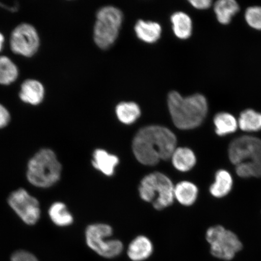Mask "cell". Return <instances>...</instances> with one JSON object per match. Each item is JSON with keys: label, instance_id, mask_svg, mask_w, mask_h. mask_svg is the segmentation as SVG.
Segmentation results:
<instances>
[{"label": "cell", "instance_id": "cell-1", "mask_svg": "<svg viewBox=\"0 0 261 261\" xmlns=\"http://www.w3.org/2000/svg\"><path fill=\"white\" fill-rule=\"evenodd\" d=\"M177 145V138L170 129L149 126L139 130L133 141V151L142 164L154 166L171 159Z\"/></svg>", "mask_w": 261, "mask_h": 261}, {"label": "cell", "instance_id": "cell-2", "mask_svg": "<svg viewBox=\"0 0 261 261\" xmlns=\"http://www.w3.org/2000/svg\"><path fill=\"white\" fill-rule=\"evenodd\" d=\"M168 103L173 123L180 129L200 126L208 112L207 101L200 94L184 97L177 91H172L169 94Z\"/></svg>", "mask_w": 261, "mask_h": 261}, {"label": "cell", "instance_id": "cell-3", "mask_svg": "<svg viewBox=\"0 0 261 261\" xmlns=\"http://www.w3.org/2000/svg\"><path fill=\"white\" fill-rule=\"evenodd\" d=\"M228 158L242 178L261 177V140L244 136L234 139L228 149Z\"/></svg>", "mask_w": 261, "mask_h": 261}, {"label": "cell", "instance_id": "cell-4", "mask_svg": "<svg viewBox=\"0 0 261 261\" xmlns=\"http://www.w3.org/2000/svg\"><path fill=\"white\" fill-rule=\"evenodd\" d=\"M62 167L55 153L50 149H42L29 161L28 181L36 187H52L61 177Z\"/></svg>", "mask_w": 261, "mask_h": 261}, {"label": "cell", "instance_id": "cell-5", "mask_svg": "<svg viewBox=\"0 0 261 261\" xmlns=\"http://www.w3.org/2000/svg\"><path fill=\"white\" fill-rule=\"evenodd\" d=\"M139 191L142 200L151 202L158 211L169 207L175 198L174 185L167 176L161 172L145 176L140 182Z\"/></svg>", "mask_w": 261, "mask_h": 261}, {"label": "cell", "instance_id": "cell-6", "mask_svg": "<svg viewBox=\"0 0 261 261\" xmlns=\"http://www.w3.org/2000/svg\"><path fill=\"white\" fill-rule=\"evenodd\" d=\"M123 15L119 9L106 6L99 10L94 29V40L100 48L111 46L118 37Z\"/></svg>", "mask_w": 261, "mask_h": 261}, {"label": "cell", "instance_id": "cell-7", "mask_svg": "<svg viewBox=\"0 0 261 261\" xmlns=\"http://www.w3.org/2000/svg\"><path fill=\"white\" fill-rule=\"evenodd\" d=\"M112 234V227L109 225H90L86 231L87 246L100 256L114 258L122 252L123 245L119 240L109 239Z\"/></svg>", "mask_w": 261, "mask_h": 261}, {"label": "cell", "instance_id": "cell-8", "mask_svg": "<svg viewBox=\"0 0 261 261\" xmlns=\"http://www.w3.org/2000/svg\"><path fill=\"white\" fill-rule=\"evenodd\" d=\"M205 237L210 244L212 255L218 259H232L243 248V244L237 234L221 226L208 228Z\"/></svg>", "mask_w": 261, "mask_h": 261}, {"label": "cell", "instance_id": "cell-9", "mask_svg": "<svg viewBox=\"0 0 261 261\" xmlns=\"http://www.w3.org/2000/svg\"><path fill=\"white\" fill-rule=\"evenodd\" d=\"M10 46L15 54L31 58L40 48V35L34 25L25 22L19 24L11 33Z\"/></svg>", "mask_w": 261, "mask_h": 261}, {"label": "cell", "instance_id": "cell-10", "mask_svg": "<svg viewBox=\"0 0 261 261\" xmlns=\"http://www.w3.org/2000/svg\"><path fill=\"white\" fill-rule=\"evenodd\" d=\"M8 203L25 224L34 225L40 219V203L25 189H19L13 192L8 198Z\"/></svg>", "mask_w": 261, "mask_h": 261}, {"label": "cell", "instance_id": "cell-11", "mask_svg": "<svg viewBox=\"0 0 261 261\" xmlns=\"http://www.w3.org/2000/svg\"><path fill=\"white\" fill-rule=\"evenodd\" d=\"M45 88L40 81L26 80L22 83L19 97L22 102L33 106L40 105L44 99Z\"/></svg>", "mask_w": 261, "mask_h": 261}, {"label": "cell", "instance_id": "cell-12", "mask_svg": "<svg viewBox=\"0 0 261 261\" xmlns=\"http://www.w3.org/2000/svg\"><path fill=\"white\" fill-rule=\"evenodd\" d=\"M153 250L152 243L148 238L139 236L129 244L127 254L133 261H143L151 256Z\"/></svg>", "mask_w": 261, "mask_h": 261}, {"label": "cell", "instance_id": "cell-13", "mask_svg": "<svg viewBox=\"0 0 261 261\" xmlns=\"http://www.w3.org/2000/svg\"><path fill=\"white\" fill-rule=\"evenodd\" d=\"M119 159L117 156L110 154L105 150L98 149L93 152L92 164L97 170L107 176H112Z\"/></svg>", "mask_w": 261, "mask_h": 261}, {"label": "cell", "instance_id": "cell-14", "mask_svg": "<svg viewBox=\"0 0 261 261\" xmlns=\"http://www.w3.org/2000/svg\"><path fill=\"white\" fill-rule=\"evenodd\" d=\"M233 187V178L230 173L220 169L215 174V182L211 186L210 193L215 198H223L229 194Z\"/></svg>", "mask_w": 261, "mask_h": 261}, {"label": "cell", "instance_id": "cell-15", "mask_svg": "<svg viewBox=\"0 0 261 261\" xmlns=\"http://www.w3.org/2000/svg\"><path fill=\"white\" fill-rule=\"evenodd\" d=\"M171 159L173 166L181 172L190 171L197 162L194 152L188 148H176Z\"/></svg>", "mask_w": 261, "mask_h": 261}, {"label": "cell", "instance_id": "cell-16", "mask_svg": "<svg viewBox=\"0 0 261 261\" xmlns=\"http://www.w3.org/2000/svg\"><path fill=\"white\" fill-rule=\"evenodd\" d=\"M198 194L197 186L191 182L181 181L174 187V198L179 203L186 206L194 204Z\"/></svg>", "mask_w": 261, "mask_h": 261}, {"label": "cell", "instance_id": "cell-17", "mask_svg": "<svg viewBox=\"0 0 261 261\" xmlns=\"http://www.w3.org/2000/svg\"><path fill=\"white\" fill-rule=\"evenodd\" d=\"M240 11V6L234 0H219L214 5V12L218 21L222 24H228Z\"/></svg>", "mask_w": 261, "mask_h": 261}, {"label": "cell", "instance_id": "cell-18", "mask_svg": "<svg viewBox=\"0 0 261 261\" xmlns=\"http://www.w3.org/2000/svg\"><path fill=\"white\" fill-rule=\"evenodd\" d=\"M135 31L140 40L154 43L161 37L162 29L156 22L139 20L135 26Z\"/></svg>", "mask_w": 261, "mask_h": 261}, {"label": "cell", "instance_id": "cell-19", "mask_svg": "<svg viewBox=\"0 0 261 261\" xmlns=\"http://www.w3.org/2000/svg\"><path fill=\"white\" fill-rule=\"evenodd\" d=\"M215 133L219 136L230 135L236 132L238 123L232 114L221 112L216 114L214 119Z\"/></svg>", "mask_w": 261, "mask_h": 261}, {"label": "cell", "instance_id": "cell-20", "mask_svg": "<svg viewBox=\"0 0 261 261\" xmlns=\"http://www.w3.org/2000/svg\"><path fill=\"white\" fill-rule=\"evenodd\" d=\"M173 31L177 37L186 40L191 37L192 32V22L185 13L176 12L171 16Z\"/></svg>", "mask_w": 261, "mask_h": 261}, {"label": "cell", "instance_id": "cell-21", "mask_svg": "<svg viewBox=\"0 0 261 261\" xmlns=\"http://www.w3.org/2000/svg\"><path fill=\"white\" fill-rule=\"evenodd\" d=\"M19 76V70L14 62L6 56L0 57V85L9 86Z\"/></svg>", "mask_w": 261, "mask_h": 261}, {"label": "cell", "instance_id": "cell-22", "mask_svg": "<svg viewBox=\"0 0 261 261\" xmlns=\"http://www.w3.org/2000/svg\"><path fill=\"white\" fill-rule=\"evenodd\" d=\"M238 126L246 132H257L261 130V113L252 109L241 112L238 119Z\"/></svg>", "mask_w": 261, "mask_h": 261}, {"label": "cell", "instance_id": "cell-23", "mask_svg": "<svg viewBox=\"0 0 261 261\" xmlns=\"http://www.w3.org/2000/svg\"><path fill=\"white\" fill-rule=\"evenodd\" d=\"M48 215L52 222L58 226H70L73 222L72 215L68 211L66 205L61 202H57L51 205Z\"/></svg>", "mask_w": 261, "mask_h": 261}, {"label": "cell", "instance_id": "cell-24", "mask_svg": "<svg viewBox=\"0 0 261 261\" xmlns=\"http://www.w3.org/2000/svg\"><path fill=\"white\" fill-rule=\"evenodd\" d=\"M117 118L126 125L135 122L141 114L140 109L135 102H122L116 107Z\"/></svg>", "mask_w": 261, "mask_h": 261}, {"label": "cell", "instance_id": "cell-25", "mask_svg": "<svg viewBox=\"0 0 261 261\" xmlns=\"http://www.w3.org/2000/svg\"><path fill=\"white\" fill-rule=\"evenodd\" d=\"M245 19L251 28L261 31V7L252 6L245 12Z\"/></svg>", "mask_w": 261, "mask_h": 261}, {"label": "cell", "instance_id": "cell-26", "mask_svg": "<svg viewBox=\"0 0 261 261\" xmlns=\"http://www.w3.org/2000/svg\"><path fill=\"white\" fill-rule=\"evenodd\" d=\"M11 261H39L34 254L24 250L16 251L11 256Z\"/></svg>", "mask_w": 261, "mask_h": 261}, {"label": "cell", "instance_id": "cell-27", "mask_svg": "<svg viewBox=\"0 0 261 261\" xmlns=\"http://www.w3.org/2000/svg\"><path fill=\"white\" fill-rule=\"evenodd\" d=\"M11 114L6 107L0 103V129L4 128L11 122Z\"/></svg>", "mask_w": 261, "mask_h": 261}, {"label": "cell", "instance_id": "cell-28", "mask_svg": "<svg viewBox=\"0 0 261 261\" xmlns=\"http://www.w3.org/2000/svg\"><path fill=\"white\" fill-rule=\"evenodd\" d=\"M189 3L195 8L201 10L210 8L212 4L211 0H192Z\"/></svg>", "mask_w": 261, "mask_h": 261}, {"label": "cell", "instance_id": "cell-29", "mask_svg": "<svg viewBox=\"0 0 261 261\" xmlns=\"http://www.w3.org/2000/svg\"><path fill=\"white\" fill-rule=\"evenodd\" d=\"M0 8L7 9L8 11L11 12H16V11H18L19 5L16 6H15V7H14V8H9L7 6V5L3 4V3L0 2Z\"/></svg>", "mask_w": 261, "mask_h": 261}, {"label": "cell", "instance_id": "cell-30", "mask_svg": "<svg viewBox=\"0 0 261 261\" xmlns=\"http://www.w3.org/2000/svg\"><path fill=\"white\" fill-rule=\"evenodd\" d=\"M5 43V37L3 35L2 33L0 32V52L2 51L3 48V45Z\"/></svg>", "mask_w": 261, "mask_h": 261}]
</instances>
